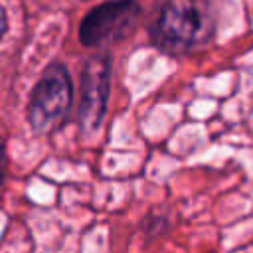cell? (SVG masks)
Returning <instances> with one entry per match:
<instances>
[{"label": "cell", "instance_id": "cell-1", "mask_svg": "<svg viewBox=\"0 0 253 253\" xmlns=\"http://www.w3.org/2000/svg\"><path fill=\"white\" fill-rule=\"evenodd\" d=\"M213 26L208 0H164L150 24V40L168 55H184L206 45Z\"/></svg>", "mask_w": 253, "mask_h": 253}, {"label": "cell", "instance_id": "cell-2", "mask_svg": "<svg viewBox=\"0 0 253 253\" xmlns=\"http://www.w3.org/2000/svg\"><path fill=\"white\" fill-rule=\"evenodd\" d=\"M73 101V85L69 71L63 63H51L42 79L36 83L30 105L28 121L36 134H49L63 125Z\"/></svg>", "mask_w": 253, "mask_h": 253}, {"label": "cell", "instance_id": "cell-3", "mask_svg": "<svg viewBox=\"0 0 253 253\" xmlns=\"http://www.w3.org/2000/svg\"><path fill=\"white\" fill-rule=\"evenodd\" d=\"M142 6L136 0H111L95 6L79 24V42L85 47L113 45L134 30Z\"/></svg>", "mask_w": 253, "mask_h": 253}, {"label": "cell", "instance_id": "cell-4", "mask_svg": "<svg viewBox=\"0 0 253 253\" xmlns=\"http://www.w3.org/2000/svg\"><path fill=\"white\" fill-rule=\"evenodd\" d=\"M111 85V57L107 53H97L83 63L81 69V97H79V126L83 132H93L99 128L109 99Z\"/></svg>", "mask_w": 253, "mask_h": 253}, {"label": "cell", "instance_id": "cell-5", "mask_svg": "<svg viewBox=\"0 0 253 253\" xmlns=\"http://www.w3.org/2000/svg\"><path fill=\"white\" fill-rule=\"evenodd\" d=\"M4 172H6V150H4V142L0 138V184L4 180Z\"/></svg>", "mask_w": 253, "mask_h": 253}, {"label": "cell", "instance_id": "cell-6", "mask_svg": "<svg viewBox=\"0 0 253 253\" xmlns=\"http://www.w3.org/2000/svg\"><path fill=\"white\" fill-rule=\"evenodd\" d=\"M6 30H8V18H6V12H4V8L0 6V38L6 34Z\"/></svg>", "mask_w": 253, "mask_h": 253}]
</instances>
